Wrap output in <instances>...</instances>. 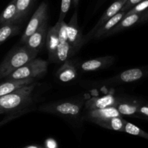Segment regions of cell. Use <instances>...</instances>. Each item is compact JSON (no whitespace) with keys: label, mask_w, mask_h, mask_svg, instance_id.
I'll return each instance as SVG.
<instances>
[{"label":"cell","mask_w":148,"mask_h":148,"mask_svg":"<svg viewBox=\"0 0 148 148\" xmlns=\"http://www.w3.org/2000/svg\"><path fill=\"white\" fill-rule=\"evenodd\" d=\"M38 52L24 45L12 49L0 64V79L6 78L27 62L36 58Z\"/></svg>","instance_id":"obj_1"},{"label":"cell","mask_w":148,"mask_h":148,"mask_svg":"<svg viewBox=\"0 0 148 148\" xmlns=\"http://www.w3.org/2000/svg\"><path fill=\"white\" fill-rule=\"evenodd\" d=\"M37 83L31 84L0 97V110L5 113L25 108L33 101V92Z\"/></svg>","instance_id":"obj_2"},{"label":"cell","mask_w":148,"mask_h":148,"mask_svg":"<svg viewBox=\"0 0 148 148\" xmlns=\"http://www.w3.org/2000/svg\"><path fill=\"white\" fill-rule=\"evenodd\" d=\"M84 102L81 100H67L45 104L39 107L42 112L71 119H77L80 116Z\"/></svg>","instance_id":"obj_3"},{"label":"cell","mask_w":148,"mask_h":148,"mask_svg":"<svg viewBox=\"0 0 148 148\" xmlns=\"http://www.w3.org/2000/svg\"><path fill=\"white\" fill-rule=\"evenodd\" d=\"M47 69V61L35 58L10 74L6 79L7 80L35 79L45 75Z\"/></svg>","instance_id":"obj_4"},{"label":"cell","mask_w":148,"mask_h":148,"mask_svg":"<svg viewBox=\"0 0 148 148\" xmlns=\"http://www.w3.org/2000/svg\"><path fill=\"white\" fill-rule=\"evenodd\" d=\"M47 4L45 2H42L37 8L34 15L30 19L29 23L27 25L25 31L21 37V42L25 44L30 36L32 35L36 31L39 29L43 24L47 21Z\"/></svg>","instance_id":"obj_5"},{"label":"cell","mask_w":148,"mask_h":148,"mask_svg":"<svg viewBox=\"0 0 148 148\" xmlns=\"http://www.w3.org/2000/svg\"><path fill=\"white\" fill-rule=\"evenodd\" d=\"M68 42L71 47V57L73 56L76 52L84 45V36L78 24V12L75 11L71 17L67 27Z\"/></svg>","instance_id":"obj_6"},{"label":"cell","mask_w":148,"mask_h":148,"mask_svg":"<svg viewBox=\"0 0 148 148\" xmlns=\"http://www.w3.org/2000/svg\"><path fill=\"white\" fill-rule=\"evenodd\" d=\"M148 76V66L142 68H134L126 70L117 76L104 81L107 84L132 83Z\"/></svg>","instance_id":"obj_7"},{"label":"cell","mask_w":148,"mask_h":148,"mask_svg":"<svg viewBox=\"0 0 148 148\" xmlns=\"http://www.w3.org/2000/svg\"><path fill=\"white\" fill-rule=\"evenodd\" d=\"M59 23L58 29V45L56 52V62H65L71 58V47L68 42L67 27L68 24L65 21Z\"/></svg>","instance_id":"obj_8"},{"label":"cell","mask_w":148,"mask_h":148,"mask_svg":"<svg viewBox=\"0 0 148 148\" xmlns=\"http://www.w3.org/2000/svg\"><path fill=\"white\" fill-rule=\"evenodd\" d=\"M127 1L128 0H116V2H113V3L106 10V11L104 12V14L102 15V17L99 18V20L97 21L96 25L94 26V28L88 33V34L86 36L84 37V43H86L89 39H92L93 35L95 34V33L97 31V29H99L101 26H102L108 20L110 19L111 18H113L114 15H116V14L119 13V12H121V9L123 8V7L124 6V5L126 4V2H127Z\"/></svg>","instance_id":"obj_9"},{"label":"cell","mask_w":148,"mask_h":148,"mask_svg":"<svg viewBox=\"0 0 148 148\" xmlns=\"http://www.w3.org/2000/svg\"><path fill=\"white\" fill-rule=\"evenodd\" d=\"M116 60L114 56H105L88 60L78 64L79 69L84 72H91L105 69L113 65Z\"/></svg>","instance_id":"obj_10"},{"label":"cell","mask_w":148,"mask_h":148,"mask_svg":"<svg viewBox=\"0 0 148 148\" xmlns=\"http://www.w3.org/2000/svg\"><path fill=\"white\" fill-rule=\"evenodd\" d=\"M48 29L49 28L47 26V23H45L32 35L28 37L24 45L32 50L39 52L45 45H46Z\"/></svg>","instance_id":"obj_11"},{"label":"cell","mask_w":148,"mask_h":148,"mask_svg":"<svg viewBox=\"0 0 148 148\" xmlns=\"http://www.w3.org/2000/svg\"><path fill=\"white\" fill-rule=\"evenodd\" d=\"M120 99L113 95H103L99 97H92L84 102L85 108L89 110L103 109V108L113 107L117 105Z\"/></svg>","instance_id":"obj_12"},{"label":"cell","mask_w":148,"mask_h":148,"mask_svg":"<svg viewBox=\"0 0 148 148\" xmlns=\"http://www.w3.org/2000/svg\"><path fill=\"white\" fill-rule=\"evenodd\" d=\"M119 116H121V115L115 106L109 107L103 109L89 110L86 113V118L88 120L95 123L98 121H105L114 117H119Z\"/></svg>","instance_id":"obj_13"},{"label":"cell","mask_w":148,"mask_h":148,"mask_svg":"<svg viewBox=\"0 0 148 148\" xmlns=\"http://www.w3.org/2000/svg\"><path fill=\"white\" fill-rule=\"evenodd\" d=\"M58 29L59 23H57L55 26L48 29L46 45L49 53V58L53 62H56V52L58 45Z\"/></svg>","instance_id":"obj_14"},{"label":"cell","mask_w":148,"mask_h":148,"mask_svg":"<svg viewBox=\"0 0 148 148\" xmlns=\"http://www.w3.org/2000/svg\"><path fill=\"white\" fill-rule=\"evenodd\" d=\"M77 75V67L70 60L65 61L57 72L58 79L63 83L71 82L76 79Z\"/></svg>","instance_id":"obj_15"},{"label":"cell","mask_w":148,"mask_h":148,"mask_svg":"<svg viewBox=\"0 0 148 148\" xmlns=\"http://www.w3.org/2000/svg\"><path fill=\"white\" fill-rule=\"evenodd\" d=\"M35 82V79H21V80H7L0 84V97L15 92L17 89Z\"/></svg>","instance_id":"obj_16"},{"label":"cell","mask_w":148,"mask_h":148,"mask_svg":"<svg viewBox=\"0 0 148 148\" xmlns=\"http://www.w3.org/2000/svg\"><path fill=\"white\" fill-rule=\"evenodd\" d=\"M126 12L121 11L119 13L116 14V15H114L113 18H111L110 19L108 20L102 26H101L99 29H97V31L95 33L92 38L95 39H99L107 37L108 33L124 18Z\"/></svg>","instance_id":"obj_17"},{"label":"cell","mask_w":148,"mask_h":148,"mask_svg":"<svg viewBox=\"0 0 148 148\" xmlns=\"http://www.w3.org/2000/svg\"><path fill=\"white\" fill-rule=\"evenodd\" d=\"M142 103L136 101L129 99H121L116 105L121 116H139V110Z\"/></svg>","instance_id":"obj_18"},{"label":"cell","mask_w":148,"mask_h":148,"mask_svg":"<svg viewBox=\"0 0 148 148\" xmlns=\"http://www.w3.org/2000/svg\"><path fill=\"white\" fill-rule=\"evenodd\" d=\"M17 23H18L16 0H12L0 15V24L4 25Z\"/></svg>","instance_id":"obj_19"},{"label":"cell","mask_w":148,"mask_h":148,"mask_svg":"<svg viewBox=\"0 0 148 148\" xmlns=\"http://www.w3.org/2000/svg\"><path fill=\"white\" fill-rule=\"evenodd\" d=\"M142 14H132V15H127L125 16L113 29L111 30L109 33L108 34L107 36H109L113 34H118V33L121 32V31H123V30L129 28L130 27L133 26L134 24L137 23L139 22L141 17H142Z\"/></svg>","instance_id":"obj_20"},{"label":"cell","mask_w":148,"mask_h":148,"mask_svg":"<svg viewBox=\"0 0 148 148\" xmlns=\"http://www.w3.org/2000/svg\"><path fill=\"white\" fill-rule=\"evenodd\" d=\"M126 121L121 116H119V117H114L105 121H98L97 122L96 124L110 130L124 132V126Z\"/></svg>","instance_id":"obj_21"},{"label":"cell","mask_w":148,"mask_h":148,"mask_svg":"<svg viewBox=\"0 0 148 148\" xmlns=\"http://www.w3.org/2000/svg\"><path fill=\"white\" fill-rule=\"evenodd\" d=\"M36 0H16L18 10V23H21L23 20L29 13Z\"/></svg>","instance_id":"obj_22"},{"label":"cell","mask_w":148,"mask_h":148,"mask_svg":"<svg viewBox=\"0 0 148 148\" xmlns=\"http://www.w3.org/2000/svg\"><path fill=\"white\" fill-rule=\"evenodd\" d=\"M20 31V26L17 24L4 25L0 28V45L10 37L16 35Z\"/></svg>","instance_id":"obj_23"},{"label":"cell","mask_w":148,"mask_h":148,"mask_svg":"<svg viewBox=\"0 0 148 148\" xmlns=\"http://www.w3.org/2000/svg\"><path fill=\"white\" fill-rule=\"evenodd\" d=\"M124 132L129 134L137 136H139V137L144 138V139H148V133L141 129L140 128L136 126V125L129 123L128 121H126V123H125Z\"/></svg>","instance_id":"obj_24"},{"label":"cell","mask_w":148,"mask_h":148,"mask_svg":"<svg viewBox=\"0 0 148 148\" xmlns=\"http://www.w3.org/2000/svg\"><path fill=\"white\" fill-rule=\"evenodd\" d=\"M148 8V0H142V2L138 3L134 7L129 10L126 12L125 16L132 15V14H141L143 13Z\"/></svg>","instance_id":"obj_25"},{"label":"cell","mask_w":148,"mask_h":148,"mask_svg":"<svg viewBox=\"0 0 148 148\" xmlns=\"http://www.w3.org/2000/svg\"><path fill=\"white\" fill-rule=\"evenodd\" d=\"M72 2L73 0H61L60 12L59 19H58V22H61V21H64L67 13L69 11Z\"/></svg>","instance_id":"obj_26"},{"label":"cell","mask_w":148,"mask_h":148,"mask_svg":"<svg viewBox=\"0 0 148 148\" xmlns=\"http://www.w3.org/2000/svg\"><path fill=\"white\" fill-rule=\"evenodd\" d=\"M142 1V0H128L127 2H126V4L124 5V6L121 9V11L127 12V11H129V10L132 9L133 7H134L135 5H137L138 3H139Z\"/></svg>","instance_id":"obj_27"},{"label":"cell","mask_w":148,"mask_h":148,"mask_svg":"<svg viewBox=\"0 0 148 148\" xmlns=\"http://www.w3.org/2000/svg\"><path fill=\"white\" fill-rule=\"evenodd\" d=\"M25 111H23L22 113H21H21H17L16 114L10 115V116H8V117H6V118H5V119H4L3 120L0 121V127L3 126V125H5V123H8V122H9V121H10L13 120V119H16L17 117L20 116L21 114H23V113H25Z\"/></svg>","instance_id":"obj_28"},{"label":"cell","mask_w":148,"mask_h":148,"mask_svg":"<svg viewBox=\"0 0 148 148\" xmlns=\"http://www.w3.org/2000/svg\"><path fill=\"white\" fill-rule=\"evenodd\" d=\"M139 116L148 119V104H142L139 110Z\"/></svg>","instance_id":"obj_29"},{"label":"cell","mask_w":148,"mask_h":148,"mask_svg":"<svg viewBox=\"0 0 148 148\" xmlns=\"http://www.w3.org/2000/svg\"><path fill=\"white\" fill-rule=\"evenodd\" d=\"M47 147L45 148H57V144L53 139H48L46 142Z\"/></svg>","instance_id":"obj_30"},{"label":"cell","mask_w":148,"mask_h":148,"mask_svg":"<svg viewBox=\"0 0 148 148\" xmlns=\"http://www.w3.org/2000/svg\"><path fill=\"white\" fill-rule=\"evenodd\" d=\"M148 21V8L147 10L145 11L142 14V17H141L140 20H139V23H145Z\"/></svg>","instance_id":"obj_31"},{"label":"cell","mask_w":148,"mask_h":148,"mask_svg":"<svg viewBox=\"0 0 148 148\" xmlns=\"http://www.w3.org/2000/svg\"><path fill=\"white\" fill-rule=\"evenodd\" d=\"M23 148H45L42 146H39V145H28V146H25Z\"/></svg>","instance_id":"obj_32"},{"label":"cell","mask_w":148,"mask_h":148,"mask_svg":"<svg viewBox=\"0 0 148 148\" xmlns=\"http://www.w3.org/2000/svg\"><path fill=\"white\" fill-rule=\"evenodd\" d=\"M79 1H80V0H73V6L75 7V8H77V6L79 5Z\"/></svg>","instance_id":"obj_33"},{"label":"cell","mask_w":148,"mask_h":148,"mask_svg":"<svg viewBox=\"0 0 148 148\" xmlns=\"http://www.w3.org/2000/svg\"><path fill=\"white\" fill-rule=\"evenodd\" d=\"M2 113H5V112L2 110H0V114H2Z\"/></svg>","instance_id":"obj_34"}]
</instances>
